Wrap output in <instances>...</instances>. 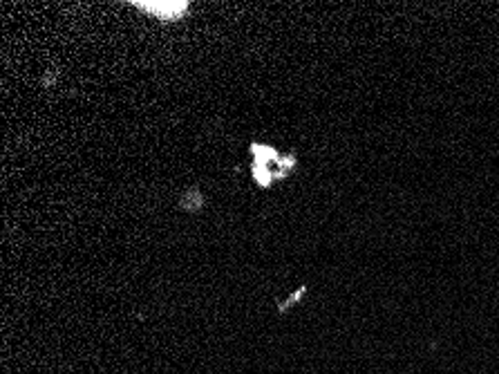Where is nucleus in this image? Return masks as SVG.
Segmentation results:
<instances>
[{
    "label": "nucleus",
    "mask_w": 499,
    "mask_h": 374,
    "mask_svg": "<svg viewBox=\"0 0 499 374\" xmlns=\"http://www.w3.org/2000/svg\"><path fill=\"white\" fill-rule=\"evenodd\" d=\"M137 7H141L143 11H150V14L160 16V18H179L186 11L188 3H137Z\"/></svg>",
    "instance_id": "1"
}]
</instances>
